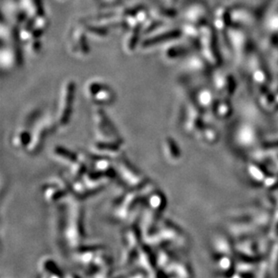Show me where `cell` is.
I'll list each match as a JSON object with an SVG mask.
<instances>
[{
  "instance_id": "6da1fadb",
  "label": "cell",
  "mask_w": 278,
  "mask_h": 278,
  "mask_svg": "<svg viewBox=\"0 0 278 278\" xmlns=\"http://www.w3.org/2000/svg\"><path fill=\"white\" fill-rule=\"evenodd\" d=\"M84 232V211L78 198L71 196L67 201L65 220L66 246L74 250L82 245Z\"/></svg>"
},
{
  "instance_id": "7a4b0ae2",
  "label": "cell",
  "mask_w": 278,
  "mask_h": 278,
  "mask_svg": "<svg viewBox=\"0 0 278 278\" xmlns=\"http://www.w3.org/2000/svg\"><path fill=\"white\" fill-rule=\"evenodd\" d=\"M93 124L96 141L114 142L124 145V140L120 135L114 124L101 108H97L93 113Z\"/></svg>"
},
{
  "instance_id": "3957f363",
  "label": "cell",
  "mask_w": 278,
  "mask_h": 278,
  "mask_svg": "<svg viewBox=\"0 0 278 278\" xmlns=\"http://www.w3.org/2000/svg\"><path fill=\"white\" fill-rule=\"evenodd\" d=\"M56 119L49 114H42L32 128L31 140L25 151L31 156L36 155L43 148L47 136L55 129Z\"/></svg>"
},
{
  "instance_id": "277c9868",
  "label": "cell",
  "mask_w": 278,
  "mask_h": 278,
  "mask_svg": "<svg viewBox=\"0 0 278 278\" xmlns=\"http://www.w3.org/2000/svg\"><path fill=\"white\" fill-rule=\"evenodd\" d=\"M118 178H120L124 185L129 186L132 190H141L143 186L148 184L146 176L139 170L130 161L126 160L124 156L114 161Z\"/></svg>"
},
{
  "instance_id": "5b68a950",
  "label": "cell",
  "mask_w": 278,
  "mask_h": 278,
  "mask_svg": "<svg viewBox=\"0 0 278 278\" xmlns=\"http://www.w3.org/2000/svg\"><path fill=\"white\" fill-rule=\"evenodd\" d=\"M142 197L140 190H132L125 193L118 198L113 206V215L120 222L127 221L133 212L142 204Z\"/></svg>"
},
{
  "instance_id": "8992f818",
  "label": "cell",
  "mask_w": 278,
  "mask_h": 278,
  "mask_svg": "<svg viewBox=\"0 0 278 278\" xmlns=\"http://www.w3.org/2000/svg\"><path fill=\"white\" fill-rule=\"evenodd\" d=\"M75 98V84L73 81H68L62 87L58 110L56 113L57 126L65 128L68 125L72 114Z\"/></svg>"
},
{
  "instance_id": "52a82bcc",
  "label": "cell",
  "mask_w": 278,
  "mask_h": 278,
  "mask_svg": "<svg viewBox=\"0 0 278 278\" xmlns=\"http://www.w3.org/2000/svg\"><path fill=\"white\" fill-rule=\"evenodd\" d=\"M43 194L45 201L53 205L66 201L72 196L70 184L61 177L49 180L44 184Z\"/></svg>"
},
{
  "instance_id": "ba28073f",
  "label": "cell",
  "mask_w": 278,
  "mask_h": 278,
  "mask_svg": "<svg viewBox=\"0 0 278 278\" xmlns=\"http://www.w3.org/2000/svg\"><path fill=\"white\" fill-rule=\"evenodd\" d=\"M41 115L42 113L37 109L29 113L25 116L23 124L14 131L11 136V144L14 148L18 149H25L27 148L31 140L32 128Z\"/></svg>"
},
{
  "instance_id": "9c48e42d",
  "label": "cell",
  "mask_w": 278,
  "mask_h": 278,
  "mask_svg": "<svg viewBox=\"0 0 278 278\" xmlns=\"http://www.w3.org/2000/svg\"><path fill=\"white\" fill-rule=\"evenodd\" d=\"M136 262L140 268H142L147 273L148 277L151 278L166 277L165 273L161 271L158 266L157 256L152 252L151 246L147 244L146 242L142 243L138 250Z\"/></svg>"
},
{
  "instance_id": "30bf717a",
  "label": "cell",
  "mask_w": 278,
  "mask_h": 278,
  "mask_svg": "<svg viewBox=\"0 0 278 278\" xmlns=\"http://www.w3.org/2000/svg\"><path fill=\"white\" fill-rule=\"evenodd\" d=\"M87 98L98 105H107L114 101V93L102 82L93 81L86 88Z\"/></svg>"
},
{
  "instance_id": "8fae6325",
  "label": "cell",
  "mask_w": 278,
  "mask_h": 278,
  "mask_svg": "<svg viewBox=\"0 0 278 278\" xmlns=\"http://www.w3.org/2000/svg\"><path fill=\"white\" fill-rule=\"evenodd\" d=\"M101 248H103L101 245H81L74 249V260L87 270L94 264L95 259Z\"/></svg>"
},
{
  "instance_id": "7c38bea8",
  "label": "cell",
  "mask_w": 278,
  "mask_h": 278,
  "mask_svg": "<svg viewBox=\"0 0 278 278\" xmlns=\"http://www.w3.org/2000/svg\"><path fill=\"white\" fill-rule=\"evenodd\" d=\"M91 148L94 154L107 157L114 161L124 156V145L119 143L96 141L93 143Z\"/></svg>"
},
{
  "instance_id": "4fadbf2b",
  "label": "cell",
  "mask_w": 278,
  "mask_h": 278,
  "mask_svg": "<svg viewBox=\"0 0 278 278\" xmlns=\"http://www.w3.org/2000/svg\"><path fill=\"white\" fill-rule=\"evenodd\" d=\"M82 180L87 187V191L90 196H93L97 193L103 190L106 185L110 183L111 180L105 177L103 174L98 173L95 170L88 171L83 178Z\"/></svg>"
},
{
  "instance_id": "5bb4252c",
  "label": "cell",
  "mask_w": 278,
  "mask_h": 278,
  "mask_svg": "<svg viewBox=\"0 0 278 278\" xmlns=\"http://www.w3.org/2000/svg\"><path fill=\"white\" fill-rule=\"evenodd\" d=\"M39 272L44 278H61L64 277L61 267L58 266L55 260L50 257H44L39 261Z\"/></svg>"
},
{
  "instance_id": "9a60e30c",
  "label": "cell",
  "mask_w": 278,
  "mask_h": 278,
  "mask_svg": "<svg viewBox=\"0 0 278 278\" xmlns=\"http://www.w3.org/2000/svg\"><path fill=\"white\" fill-rule=\"evenodd\" d=\"M51 157L58 162L69 167L79 159L80 155L76 154L73 151L62 146H55L51 150Z\"/></svg>"
},
{
  "instance_id": "2e32d148",
  "label": "cell",
  "mask_w": 278,
  "mask_h": 278,
  "mask_svg": "<svg viewBox=\"0 0 278 278\" xmlns=\"http://www.w3.org/2000/svg\"><path fill=\"white\" fill-rule=\"evenodd\" d=\"M162 148L164 151L165 158L170 162H176L180 161V151L176 142L171 137H167L163 140Z\"/></svg>"
}]
</instances>
